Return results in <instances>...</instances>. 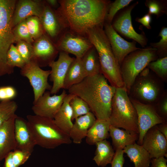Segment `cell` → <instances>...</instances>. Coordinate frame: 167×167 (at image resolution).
I'll return each mask as SVG.
<instances>
[{
    "label": "cell",
    "mask_w": 167,
    "mask_h": 167,
    "mask_svg": "<svg viewBox=\"0 0 167 167\" xmlns=\"http://www.w3.org/2000/svg\"><path fill=\"white\" fill-rule=\"evenodd\" d=\"M57 9L71 30L86 36L88 31L105 21L110 2L105 0H61Z\"/></svg>",
    "instance_id": "6da1fadb"
},
{
    "label": "cell",
    "mask_w": 167,
    "mask_h": 167,
    "mask_svg": "<svg viewBox=\"0 0 167 167\" xmlns=\"http://www.w3.org/2000/svg\"><path fill=\"white\" fill-rule=\"evenodd\" d=\"M116 89L100 73L86 77L68 90L69 94L80 97L87 104L96 119H108L110 116Z\"/></svg>",
    "instance_id": "7a4b0ae2"
},
{
    "label": "cell",
    "mask_w": 167,
    "mask_h": 167,
    "mask_svg": "<svg viewBox=\"0 0 167 167\" xmlns=\"http://www.w3.org/2000/svg\"><path fill=\"white\" fill-rule=\"evenodd\" d=\"M104 24L88 30L86 36L96 49L99 58L101 72L116 88L124 87L120 67L104 29Z\"/></svg>",
    "instance_id": "3957f363"
},
{
    "label": "cell",
    "mask_w": 167,
    "mask_h": 167,
    "mask_svg": "<svg viewBox=\"0 0 167 167\" xmlns=\"http://www.w3.org/2000/svg\"><path fill=\"white\" fill-rule=\"evenodd\" d=\"M27 120L36 145L52 149L72 143L69 135L58 127L54 119L34 114L28 115Z\"/></svg>",
    "instance_id": "277c9868"
},
{
    "label": "cell",
    "mask_w": 167,
    "mask_h": 167,
    "mask_svg": "<svg viewBox=\"0 0 167 167\" xmlns=\"http://www.w3.org/2000/svg\"><path fill=\"white\" fill-rule=\"evenodd\" d=\"M164 82L146 67L137 76L128 95L141 103L154 105L165 90Z\"/></svg>",
    "instance_id": "5b68a950"
},
{
    "label": "cell",
    "mask_w": 167,
    "mask_h": 167,
    "mask_svg": "<svg viewBox=\"0 0 167 167\" xmlns=\"http://www.w3.org/2000/svg\"><path fill=\"white\" fill-rule=\"evenodd\" d=\"M109 119L111 125L139 134L137 112L124 87L116 88Z\"/></svg>",
    "instance_id": "8992f818"
},
{
    "label": "cell",
    "mask_w": 167,
    "mask_h": 167,
    "mask_svg": "<svg viewBox=\"0 0 167 167\" xmlns=\"http://www.w3.org/2000/svg\"><path fill=\"white\" fill-rule=\"evenodd\" d=\"M16 3L14 0H0V76L14 72L8 66L6 58L10 47L15 43L11 20Z\"/></svg>",
    "instance_id": "52a82bcc"
},
{
    "label": "cell",
    "mask_w": 167,
    "mask_h": 167,
    "mask_svg": "<svg viewBox=\"0 0 167 167\" xmlns=\"http://www.w3.org/2000/svg\"><path fill=\"white\" fill-rule=\"evenodd\" d=\"M157 49H140L128 55L120 65L124 87L127 93L135 78L151 62L157 59Z\"/></svg>",
    "instance_id": "ba28073f"
},
{
    "label": "cell",
    "mask_w": 167,
    "mask_h": 167,
    "mask_svg": "<svg viewBox=\"0 0 167 167\" xmlns=\"http://www.w3.org/2000/svg\"><path fill=\"white\" fill-rule=\"evenodd\" d=\"M59 51L74 55L82 58L93 45L87 36L74 32L69 28L61 35L55 43Z\"/></svg>",
    "instance_id": "9c48e42d"
},
{
    "label": "cell",
    "mask_w": 167,
    "mask_h": 167,
    "mask_svg": "<svg viewBox=\"0 0 167 167\" xmlns=\"http://www.w3.org/2000/svg\"><path fill=\"white\" fill-rule=\"evenodd\" d=\"M50 70L41 69L36 62L31 61L26 63L21 69L20 74L26 77L32 86L34 93V101H36L47 90H50L52 86L48 82Z\"/></svg>",
    "instance_id": "30bf717a"
},
{
    "label": "cell",
    "mask_w": 167,
    "mask_h": 167,
    "mask_svg": "<svg viewBox=\"0 0 167 167\" xmlns=\"http://www.w3.org/2000/svg\"><path fill=\"white\" fill-rule=\"evenodd\" d=\"M130 100L136 110L138 117L139 137L137 144L141 145L143 137L149 129L167 121L159 115L154 106Z\"/></svg>",
    "instance_id": "8fae6325"
},
{
    "label": "cell",
    "mask_w": 167,
    "mask_h": 167,
    "mask_svg": "<svg viewBox=\"0 0 167 167\" xmlns=\"http://www.w3.org/2000/svg\"><path fill=\"white\" fill-rule=\"evenodd\" d=\"M39 18L45 34L55 44L62 33L69 29L66 22L57 9L54 10L46 2Z\"/></svg>",
    "instance_id": "7c38bea8"
},
{
    "label": "cell",
    "mask_w": 167,
    "mask_h": 167,
    "mask_svg": "<svg viewBox=\"0 0 167 167\" xmlns=\"http://www.w3.org/2000/svg\"><path fill=\"white\" fill-rule=\"evenodd\" d=\"M67 95L64 89L59 95L51 96L50 91L45 92L36 101L33 102L32 110L35 115L53 119Z\"/></svg>",
    "instance_id": "4fadbf2b"
},
{
    "label": "cell",
    "mask_w": 167,
    "mask_h": 167,
    "mask_svg": "<svg viewBox=\"0 0 167 167\" xmlns=\"http://www.w3.org/2000/svg\"><path fill=\"white\" fill-rule=\"evenodd\" d=\"M104 27L115 57L120 66L128 55L141 49L136 46L135 41L129 42L122 38L113 29L111 23L105 22Z\"/></svg>",
    "instance_id": "5bb4252c"
},
{
    "label": "cell",
    "mask_w": 167,
    "mask_h": 167,
    "mask_svg": "<svg viewBox=\"0 0 167 167\" xmlns=\"http://www.w3.org/2000/svg\"><path fill=\"white\" fill-rule=\"evenodd\" d=\"M75 58L69 54L60 51L58 59L51 62L48 66L51 67L50 79L53 85L50 90L51 94H56L62 88H64V83L68 68Z\"/></svg>",
    "instance_id": "9a60e30c"
},
{
    "label": "cell",
    "mask_w": 167,
    "mask_h": 167,
    "mask_svg": "<svg viewBox=\"0 0 167 167\" xmlns=\"http://www.w3.org/2000/svg\"><path fill=\"white\" fill-rule=\"evenodd\" d=\"M33 54L31 61L39 65H48L54 59L59 51L55 44L45 34L33 43Z\"/></svg>",
    "instance_id": "2e32d148"
},
{
    "label": "cell",
    "mask_w": 167,
    "mask_h": 167,
    "mask_svg": "<svg viewBox=\"0 0 167 167\" xmlns=\"http://www.w3.org/2000/svg\"><path fill=\"white\" fill-rule=\"evenodd\" d=\"M141 146L149 153L151 158L167 157V139L156 125L145 134Z\"/></svg>",
    "instance_id": "e0dca14e"
},
{
    "label": "cell",
    "mask_w": 167,
    "mask_h": 167,
    "mask_svg": "<svg viewBox=\"0 0 167 167\" xmlns=\"http://www.w3.org/2000/svg\"><path fill=\"white\" fill-rule=\"evenodd\" d=\"M45 2L40 0H20L15 5L11 20L13 28L21 21L31 16L40 18L44 9Z\"/></svg>",
    "instance_id": "ac0fdd59"
},
{
    "label": "cell",
    "mask_w": 167,
    "mask_h": 167,
    "mask_svg": "<svg viewBox=\"0 0 167 167\" xmlns=\"http://www.w3.org/2000/svg\"><path fill=\"white\" fill-rule=\"evenodd\" d=\"M134 6H131L126 9L115 19L112 25L116 31L144 47L147 44L145 36L136 32L132 25L131 12Z\"/></svg>",
    "instance_id": "d6986e66"
},
{
    "label": "cell",
    "mask_w": 167,
    "mask_h": 167,
    "mask_svg": "<svg viewBox=\"0 0 167 167\" xmlns=\"http://www.w3.org/2000/svg\"><path fill=\"white\" fill-rule=\"evenodd\" d=\"M14 132L15 149L32 154L36 144L29 129L27 120L17 116L15 121Z\"/></svg>",
    "instance_id": "ffe728a7"
},
{
    "label": "cell",
    "mask_w": 167,
    "mask_h": 167,
    "mask_svg": "<svg viewBox=\"0 0 167 167\" xmlns=\"http://www.w3.org/2000/svg\"><path fill=\"white\" fill-rule=\"evenodd\" d=\"M15 114L0 126V161L16 149L14 124Z\"/></svg>",
    "instance_id": "44dd1931"
},
{
    "label": "cell",
    "mask_w": 167,
    "mask_h": 167,
    "mask_svg": "<svg viewBox=\"0 0 167 167\" xmlns=\"http://www.w3.org/2000/svg\"><path fill=\"white\" fill-rule=\"evenodd\" d=\"M94 114L90 112L75 119L69 136L73 142L80 144L85 138L89 129L96 120Z\"/></svg>",
    "instance_id": "7402d4cb"
},
{
    "label": "cell",
    "mask_w": 167,
    "mask_h": 167,
    "mask_svg": "<svg viewBox=\"0 0 167 167\" xmlns=\"http://www.w3.org/2000/svg\"><path fill=\"white\" fill-rule=\"evenodd\" d=\"M74 96L69 93L67 94L53 119L58 127L62 131L69 135L73 124L72 122V112L69 103Z\"/></svg>",
    "instance_id": "603a6c76"
},
{
    "label": "cell",
    "mask_w": 167,
    "mask_h": 167,
    "mask_svg": "<svg viewBox=\"0 0 167 167\" xmlns=\"http://www.w3.org/2000/svg\"><path fill=\"white\" fill-rule=\"evenodd\" d=\"M109 136L111 137L113 149L115 151L123 150L127 146L135 143L139 134L110 125Z\"/></svg>",
    "instance_id": "cb8c5ba5"
},
{
    "label": "cell",
    "mask_w": 167,
    "mask_h": 167,
    "mask_svg": "<svg viewBox=\"0 0 167 167\" xmlns=\"http://www.w3.org/2000/svg\"><path fill=\"white\" fill-rule=\"evenodd\" d=\"M110 125L109 119H96L88 131L85 138L86 143L90 145H95L97 142L108 138Z\"/></svg>",
    "instance_id": "d4e9b609"
},
{
    "label": "cell",
    "mask_w": 167,
    "mask_h": 167,
    "mask_svg": "<svg viewBox=\"0 0 167 167\" xmlns=\"http://www.w3.org/2000/svg\"><path fill=\"white\" fill-rule=\"evenodd\" d=\"M135 167H149L151 158L148 152L141 145L136 143L126 146L123 150Z\"/></svg>",
    "instance_id": "484cf974"
},
{
    "label": "cell",
    "mask_w": 167,
    "mask_h": 167,
    "mask_svg": "<svg viewBox=\"0 0 167 167\" xmlns=\"http://www.w3.org/2000/svg\"><path fill=\"white\" fill-rule=\"evenodd\" d=\"M86 77L82 66L81 58H75L70 64L64 79V89H68Z\"/></svg>",
    "instance_id": "4316f807"
},
{
    "label": "cell",
    "mask_w": 167,
    "mask_h": 167,
    "mask_svg": "<svg viewBox=\"0 0 167 167\" xmlns=\"http://www.w3.org/2000/svg\"><path fill=\"white\" fill-rule=\"evenodd\" d=\"M93 160L99 166L105 167L111 164L115 154L114 150L110 143L106 139L96 143Z\"/></svg>",
    "instance_id": "83f0119b"
},
{
    "label": "cell",
    "mask_w": 167,
    "mask_h": 167,
    "mask_svg": "<svg viewBox=\"0 0 167 167\" xmlns=\"http://www.w3.org/2000/svg\"><path fill=\"white\" fill-rule=\"evenodd\" d=\"M81 60L86 77L101 73L98 55L93 46L85 54Z\"/></svg>",
    "instance_id": "f1b7e54d"
},
{
    "label": "cell",
    "mask_w": 167,
    "mask_h": 167,
    "mask_svg": "<svg viewBox=\"0 0 167 167\" xmlns=\"http://www.w3.org/2000/svg\"><path fill=\"white\" fill-rule=\"evenodd\" d=\"M31 154L15 149L10 152L5 158L3 167H19L29 159Z\"/></svg>",
    "instance_id": "f546056e"
},
{
    "label": "cell",
    "mask_w": 167,
    "mask_h": 167,
    "mask_svg": "<svg viewBox=\"0 0 167 167\" xmlns=\"http://www.w3.org/2000/svg\"><path fill=\"white\" fill-rule=\"evenodd\" d=\"M147 67L165 82L167 81V57L150 62Z\"/></svg>",
    "instance_id": "4dcf8cb0"
},
{
    "label": "cell",
    "mask_w": 167,
    "mask_h": 167,
    "mask_svg": "<svg viewBox=\"0 0 167 167\" xmlns=\"http://www.w3.org/2000/svg\"><path fill=\"white\" fill-rule=\"evenodd\" d=\"M69 104L72 112V121L90 112L87 104L82 99L76 96H74L71 100Z\"/></svg>",
    "instance_id": "1f68e13d"
},
{
    "label": "cell",
    "mask_w": 167,
    "mask_h": 167,
    "mask_svg": "<svg viewBox=\"0 0 167 167\" xmlns=\"http://www.w3.org/2000/svg\"><path fill=\"white\" fill-rule=\"evenodd\" d=\"M26 22L30 34L34 41L45 34L39 18L29 17L26 19Z\"/></svg>",
    "instance_id": "d6a6232c"
},
{
    "label": "cell",
    "mask_w": 167,
    "mask_h": 167,
    "mask_svg": "<svg viewBox=\"0 0 167 167\" xmlns=\"http://www.w3.org/2000/svg\"><path fill=\"white\" fill-rule=\"evenodd\" d=\"M14 42L23 41L31 44L34 40L31 36L26 22V19L19 23L13 29Z\"/></svg>",
    "instance_id": "836d02e7"
},
{
    "label": "cell",
    "mask_w": 167,
    "mask_h": 167,
    "mask_svg": "<svg viewBox=\"0 0 167 167\" xmlns=\"http://www.w3.org/2000/svg\"><path fill=\"white\" fill-rule=\"evenodd\" d=\"M16 103L13 101L0 102V126L15 115L17 109Z\"/></svg>",
    "instance_id": "e575fe53"
},
{
    "label": "cell",
    "mask_w": 167,
    "mask_h": 167,
    "mask_svg": "<svg viewBox=\"0 0 167 167\" xmlns=\"http://www.w3.org/2000/svg\"><path fill=\"white\" fill-rule=\"evenodd\" d=\"M6 58L8 66L13 69L15 67L21 69L25 64L13 44L11 45L7 52Z\"/></svg>",
    "instance_id": "d590c367"
},
{
    "label": "cell",
    "mask_w": 167,
    "mask_h": 167,
    "mask_svg": "<svg viewBox=\"0 0 167 167\" xmlns=\"http://www.w3.org/2000/svg\"><path fill=\"white\" fill-rule=\"evenodd\" d=\"M15 46L18 52L25 64L32 60L33 54V48L32 44L23 41H19Z\"/></svg>",
    "instance_id": "8d00e7d4"
},
{
    "label": "cell",
    "mask_w": 167,
    "mask_h": 167,
    "mask_svg": "<svg viewBox=\"0 0 167 167\" xmlns=\"http://www.w3.org/2000/svg\"><path fill=\"white\" fill-rule=\"evenodd\" d=\"M161 39L157 43L151 44L153 48L157 49V54L160 58L166 57L167 50V28L163 27L159 34Z\"/></svg>",
    "instance_id": "74e56055"
},
{
    "label": "cell",
    "mask_w": 167,
    "mask_h": 167,
    "mask_svg": "<svg viewBox=\"0 0 167 167\" xmlns=\"http://www.w3.org/2000/svg\"><path fill=\"white\" fill-rule=\"evenodd\" d=\"M133 0H116L109 4L105 19V22L111 23L117 12L128 5Z\"/></svg>",
    "instance_id": "f35d334b"
},
{
    "label": "cell",
    "mask_w": 167,
    "mask_h": 167,
    "mask_svg": "<svg viewBox=\"0 0 167 167\" xmlns=\"http://www.w3.org/2000/svg\"><path fill=\"white\" fill-rule=\"evenodd\" d=\"M159 115L167 121V92L164 93L154 105Z\"/></svg>",
    "instance_id": "ab89813d"
},
{
    "label": "cell",
    "mask_w": 167,
    "mask_h": 167,
    "mask_svg": "<svg viewBox=\"0 0 167 167\" xmlns=\"http://www.w3.org/2000/svg\"><path fill=\"white\" fill-rule=\"evenodd\" d=\"M17 91L13 87L8 86L0 87V101L11 100L17 95Z\"/></svg>",
    "instance_id": "60d3db41"
},
{
    "label": "cell",
    "mask_w": 167,
    "mask_h": 167,
    "mask_svg": "<svg viewBox=\"0 0 167 167\" xmlns=\"http://www.w3.org/2000/svg\"><path fill=\"white\" fill-rule=\"evenodd\" d=\"M146 5L148 8V13L150 15L154 14L159 16L163 12V9L161 4L156 1H148Z\"/></svg>",
    "instance_id": "b9f144b4"
},
{
    "label": "cell",
    "mask_w": 167,
    "mask_h": 167,
    "mask_svg": "<svg viewBox=\"0 0 167 167\" xmlns=\"http://www.w3.org/2000/svg\"><path fill=\"white\" fill-rule=\"evenodd\" d=\"M124 152L123 150L115 151V154L111 163V167H123L124 163Z\"/></svg>",
    "instance_id": "7bdbcfd3"
},
{
    "label": "cell",
    "mask_w": 167,
    "mask_h": 167,
    "mask_svg": "<svg viewBox=\"0 0 167 167\" xmlns=\"http://www.w3.org/2000/svg\"><path fill=\"white\" fill-rule=\"evenodd\" d=\"M167 159L162 156L158 158H152L151 167H167Z\"/></svg>",
    "instance_id": "ee69618b"
},
{
    "label": "cell",
    "mask_w": 167,
    "mask_h": 167,
    "mask_svg": "<svg viewBox=\"0 0 167 167\" xmlns=\"http://www.w3.org/2000/svg\"><path fill=\"white\" fill-rule=\"evenodd\" d=\"M136 21L141 23L147 29L151 28L150 24L151 21V15L149 14H146L141 18L137 19Z\"/></svg>",
    "instance_id": "f6af8a7d"
},
{
    "label": "cell",
    "mask_w": 167,
    "mask_h": 167,
    "mask_svg": "<svg viewBox=\"0 0 167 167\" xmlns=\"http://www.w3.org/2000/svg\"><path fill=\"white\" fill-rule=\"evenodd\" d=\"M159 131L167 139V122L156 125Z\"/></svg>",
    "instance_id": "bcb514c9"
},
{
    "label": "cell",
    "mask_w": 167,
    "mask_h": 167,
    "mask_svg": "<svg viewBox=\"0 0 167 167\" xmlns=\"http://www.w3.org/2000/svg\"><path fill=\"white\" fill-rule=\"evenodd\" d=\"M45 2L53 8L58 7L59 4L58 1L56 0H47Z\"/></svg>",
    "instance_id": "7dc6e473"
}]
</instances>
